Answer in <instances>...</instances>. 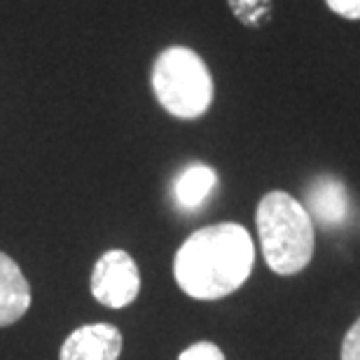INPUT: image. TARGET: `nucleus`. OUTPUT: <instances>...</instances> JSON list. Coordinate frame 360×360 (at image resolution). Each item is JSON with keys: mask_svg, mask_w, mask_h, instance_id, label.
<instances>
[{"mask_svg": "<svg viewBox=\"0 0 360 360\" xmlns=\"http://www.w3.org/2000/svg\"><path fill=\"white\" fill-rule=\"evenodd\" d=\"M255 264L248 229L236 222L201 227L185 239L174 260L180 290L194 300H220L246 283Z\"/></svg>", "mask_w": 360, "mask_h": 360, "instance_id": "f257e3e1", "label": "nucleus"}, {"mask_svg": "<svg viewBox=\"0 0 360 360\" xmlns=\"http://www.w3.org/2000/svg\"><path fill=\"white\" fill-rule=\"evenodd\" d=\"M257 234L264 262L274 274L292 276L309 267L316 248L314 220L292 194L267 192L257 204Z\"/></svg>", "mask_w": 360, "mask_h": 360, "instance_id": "f03ea898", "label": "nucleus"}, {"mask_svg": "<svg viewBox=\"0 0 360 360\" xmlns=\"http://www.w3.org/2000/svg\"><path fill=\"white\" fill-rule=\"evenodd\" d=\"M153 89L160 105L180 120H197L213 103V77L190 47H169L153 66Z\"/></svg>", "mask_w": 360, "mask_h": 360, "instance_id": "7ed1b4c3", "label": "nucleus"}, {"mask_svg": "<svg viewBox=\"0 0 360 360\" xmlns=\"http://www.w3.org/2000/svg\"><path fill=\"white\" fill-rule=\"evenodd\" d=\"M141 274L127 250L112 248L98 257L91 271L94 300L110 309H122L139 297Z\"/></svg>", "mask_w": 360, "mask_h": 360, "instance_id": "20e7f679", "label": "nucleus"}, {"mask_svg": "<svg viewBox=\"0 0 360 360\" xmlns=\"http://www.w3.org/2000/svg\"><path fill=\"white\" fill-rule=\"evenodd\" d=\"M307 213L314 222H319L321 227L335 229L347 222L351 201L347 185L342 183L337 176L321 174L316 176L307 187Z\"/></svg>", "mask_w": 360, "mask_h": 360, "instance_id": "39448f33", "label": "nucleus"}, {"mask_svg": "<svg viewBox=\"0 0 360 360\" xmlns=\"http://www.w3.org/2000/svg\"><path fill=\"white\" fill-rule=\"evenodd\" d=\"M122 333L108 323H89L66 337L59 360H117L122 354Z\"/></svg>", "mask_w": 360, "mask_h": 360, "instance_id": "423d86ee", "label": "nucleus"}, {"mask_svg": "<svg viewBox=\"0 0 360 360\" xmlns=\"http://www.w3.org/2000/svg\"><path fill=\"white\" fill-rule=\"evenodd\" d=\"M31 307V285L10 255L0 253V328L12 326Z\"/></svg>", "mask_w": 360, "mask_h": 360, "instance_id": "0eeeda50", "label": "nucleus"}, {"mask_svg": "<svg viewBox=\"0 0 360 360\" xmlns=\"http://www.w3.org/2000/svg\"><path fill=\"white\" fill-rule=\"evenodd\" d=\"M218 185V176L206 164H190L174 180V197L176 204L185 211H194L211 197V192Z\"/></svg>", "mask_w": 360, "mask_h": 360, "instance_id": "6e6552de", "label": "nucleus"}, {"mask_svg": "<svg viewBox=\"0 0 360 360\" xmlns=\"http://www.w3.org/2000/svg\"><path fill=\"white\" fill-rule=\"evenodd\" d=\"M227 5L246 28H262L271 19V0H227Z\"/></svg>", "mask_w": 360, "mask_h": 360, "instance_id": "1a4fd4ad", "label": "nucleus"}, {"mask_svg": "<svg viewBox=\"0 0 360 360\" xmlns=\"http://www.w3.org/2000/svg\"><path fill=\"white\" fill-rule=\"evenodd\" d=\"M178 360H225V354L213 342H197L192 347H187L178 356Z\"/></svg>", "mask_w": 360, "mask_h": 360, "instance_id": "9d476101", "label": "nucleus"}, {"mask_svg": "<svg viewBox=\"0 0 360 360\" xmlns=\"http://www.w3.org/2000/svg\"><path fill=\"white\" fill-rule=\"evenodd\" d=\"M342 360H360V319L349 328L342 342Z\"/></svg>", "mask_w": 360, "mask_h": 360, "instance_id": "9b49d317", "label": "nucleus"}, {"mask_svg": "<svg viewBox=\"0 0 360 360\" xmlns=\"http://www.w3.org/2000/svg\"><path fill=\"white\" fill-rule=\"evenodd\" d=\"M326 3L344 19H360V0H326Z\"/></svg>", "mask_w": 360, "mask_h": 360, "instance_id": "f8f14e48", "label": "nucleus"}]
</instances>
